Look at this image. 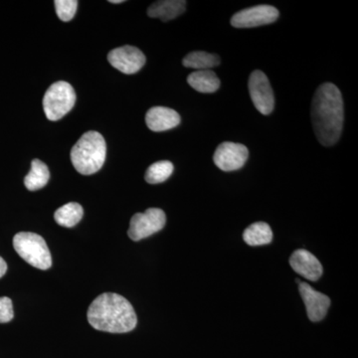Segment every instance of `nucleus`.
<instances>
[{
  "mask_svg": "<svg viewBox=\"0 0 358 358\" xmlns=\"http://www.w3.org/2000/svg\"><path fill=\"white\" fill-rule=\"evenodd\" d=\"M248 157V148L245 145L225 141L216 148L213 160L215 166L221 171H235L245 166Z\"/></svg>",
  "mask_w": 358,
  "mask_h": 358,
  "instance_id": "nucleus-8",
  "label": "nucleus"
},
{
  "mask_svg": "<svg viewBox=\"0 0 358 358\" xmlns=\"http://www.w3.org/2000/svg\"><path fill=\"white\" fill-rule=\"evenodd\" d=\"M244 241L250 246H261L271 243L273 232L268 224L257 222L250 225L243 234Z\"/></svg>",
  "mask_w": 358,
  "mask_h": 358,
  "instance_id": "nucleus-19",
  "label": "nucleus"
},
{
  "mask_svg": "<svg viewBox=\"0 0 358 358\" xmlns=\"http://www.w3.org/2000/svg\"><path fill=\"white\" fill-rule=\"evenodd\" d=\"M187 83L199 93H215L220 88V80L211 70L195 71L187 78Z\"/></svg>",
  "mask_w": 358,
  "mask_h": 358,
  "instance_id": "nucleus-15",
  "label": "nucleus"
},
{
  "mask_svg": "<svg viewBox=\"0 0 358 358\" xmlns=\"http://www.w3.org/2000/svg\"><path fill=\"white\" fill-rule=\"evenodd\" d=\"M14 317L13 301L3 296L0 298V324H6L13 320Z\"/></svg>",
  "mask_w": 358,
  "mask_h": 358,
  "instance_id": "nucleus-22",
  "label": "nucleus"
},
{
  "mask_svg": "<svg viewBox=\"0 0 358 358\" xmlns=\"http://www.w3.org/2000/svg\"><path fill=\"white\" fill-rule=\"evenodd\" d=\"M182 64L186 68L196 71L210 70L220 64V58L216 54L208 52L194 51L185 56Z\"/></svg>",
  "mask_w": 358,
  "mask_h": 358,
  "instance_id": "nucleus-18",
  "label": "nucleus"
},
{
  "mask_svg": "<svg viewBox=\"0 0 358 358\" xmlns=\"http://www.w3.org/2000/svg\"><path fill=\"white\" fill-rule=\"evenodd\" d=\"M299 289L307 308L308 319L312 322H320L324 320L331 306L329 296L315 291L307 282H301Z\"/></svg>",
  "mask_w": 358,
  "mask_h": 358,
  "instance_id": "nucleus-11",
  "label": "nucleus"
},
{
  "mask_svg": "<svg viewBox=\"0 0 358 358\" xmlns=\"http://www.w3.org/2000/svg\"><path fill=\"white\" fill-rule=\"evenodd\" d=\"M107 145L98 131L85 133L71 150V160L78 173L90 176L98 173L105 164Z\"/></svg>",
  "mask_w": 358,
  "mask_h": 358,
  "instance_id": "nucleus-3",
  "label": "nucleus"
},
{
  "mask_svg": "<svg viewBox=\"0 0 358 358\" xmlns=\"http://www.w3.org/2000/svg\"><path fill=\"white\" fill-rule=\"evenodd\" d=\"M110 3L117 4V3H122V0H110Z\"/></svg>",
  "mask_w": 358,
  "mask_h": 358,
  "instance_id": "nucleus-24",
  "label": "nucleus"
},
{
  "mask_svg": "<svg viewBox=\"0 0 358 358\" xmlns=\"http://www.w3.org/2000/svg\"><path fill=\"white\" fill-rule=\"evenodd\" d=\"M54 3L56 13L61 20L68 22L74 18L78 7L77 0H56Z\"/></svg>",
  "mask_w": 358,
  "mask_h": 358,
  "instance_id": "nucleus-21",
  "label": "nucleus"
},
{
  "mask_svg": "<svg viewBox=\"0 0 358 358\" xmlns=\"http://www.w3.org/2000/svg\"><path fill=\"white\" fill-rule=\"evenodd\" d=\"M185 9L186 1L183 0H160L148 7V15L166 22L185 13Z\"/></svg>",
  "mask_w": 358,
  "mask_h": 358,
  "instance_id": "nucleus-14",
  "label": "nucleus"
},
{
  "mask_svg": "<svg viewBox=\"0 0 358 358\" xmlns=\"http://www.w3.org/2000/svg\"><path fill=\"white\" fill-rule=\"evenodd\" d=\"M166 222V213L159 208H150L143 213L134 214L129 224V237L140 241L159 232Z\"/></svg>",
  "mask_w": 358,
  "mask_h": 358,
  "instance_id": "nucleus-6",
  "label": "nucleus"
},
{
  "mask_svg": "<svg viewBox=\"0 0 358 358\" xmlns=\"http://www.w3.org/2000/svg\"><path fill=\"white\" fill-rule=\"evenodd\" d=\"M343 100L341 91L333 83L320 85L312 103L313 131L324 147L334 145L343 128Z\"/></svg>",
  "mask_w": 358,
  "mask_h": 358,
  "instance_id": "nucleus-1",
  "label": "nucleus"
},
{
  "mask_svg": "<svg viewBox=\"0 0 358 358\" xmlns=\"http://www.w3.org/2000/svg\"><path fill=\"white\" fill-rule=\"evenodd\" d=\"M76 103L74 88L64 81L56 82L49 87L43 99L45 115L49 121L56 122L62 119Z\"/></svg>",
  "mask_w": 358,
  "mask_h": 358,
  "instance_id": "nucleus-5",
  "label": "nucleus"
},
{
  "mask_svg": "<svg viewBox=\"0 0 358 358\" xmlns=\"http://www.w3.org/2000/svg\"><path fill=\"white\" fill-rule=\"evenodd\" d=\"M279 10L274 6H257L243 9L231 18V25L235 28H252L271 24L279 17Z\"/></svg>",
  "mask_w": 358,
  "mask_h": 358,
  "instance_id": "nucleus-9",
  "label": "nucleus"
},
{
  "mask_svg": "<svg viewBox=\"0 0 358 358\" xmlns=\"http://www.w3.org/2000/svg\"><path fill=\"white\" fill-rule=\"evenodd\" d=\"M148 128L152 131H166L180 124V115L178 112L166 107H154L145 115Z\"/></svg>",
  "mask_w": 358,
  "mask_h": 358,
  "instance_id": "nucleus-13",
  "label": "nucleus"
},
{
  "mask_svg": "<svg viewBox=\"0 0 358 358\" xmlns=\"http://www.w3.org/2000/svg\"><path fill=\"white\" fill-rule=\"evenodd\" d=\"M83 215V207L76 202H70L57 209L54 214V218L58 225L72 228L82 220Z\"/></svg>",
  "mask_w": 358,
  "mask_h": 358,
  "instance_id": "nucleus-17",
  "label": "nucleus"
},
{
  "mask_svg": "<svg viewBox=\"0 0 358 358\" xmlns=\"http://www.w3.org/2000/svg\"><path fill=\"white\" fill-rule=\"evenodd\" d=\"M289 265L294 272L310 281H317L324 272L322 264L307 250L294 251L289 258Z\"/></svg>",
  "mask_w": 358,
  "mask_h": 358,
  "instance_id": "nucleus-12",
  "label": "nucleus"
},
{
  "mask_svg": "<svg viewBox=\"0 0 358 358\" xmlns=\"http://www.w3.org/2000/svg\"><path fill=\"white\" fill-rule=\"evenodd\" d=\"M89 324L98 331L124 334L138 324L133 306L121 294L105 293L94 300L88 310Z\"/></svg>",
  "mask_w": 358,
  "mask_h": 358,
  "instance_id": "nucleus-2",
  "label": "nucleus"
},
{
  "mask_svg": "<svg viewBox=\"0 0 358 358\" xmlns=\"http://www.w3.org/2000/svg\"><path fill=\"white\" fill-rule=\"evenodd\" d=\"M110 64L124 74H136L145 64V54L134 46L119 47L110 52L108 55Z\"/></svg>",
  "mask_w": 358,
  "mask_h": 358,
  "instance_id": "nucleus-10",
  "label": "nucleus"
},
{
  "mask_svg": "<svg viewBox=\"0 0 358 358\" xmlns=\"http://www.w3.org/2000/svg\"><path fill=\"white\" fill-rule=\"evenodd\" d=\"M249 93L252 102L261 114L270 115L275 107V96L268 77L260 70L254 71L249 78Z\"/></svg>",
  "mask_w": 358,
  "mask_h": 358,
  "instance_id": "nucleus-7",
  "label": "nucleus"
},
{
  "mask_svg": "<svg viewBox=\"0 0 358 358\" xmlns=\"http://www.w3.org/2000/svg\"><path fill=\"white\" fill-rule=\"evenodd\" d=\"M6 271L7 264L6 263V261L0 257V279L6 275Z\"/></svg>",
  "mask_w": 358,
  "mask_h": 358,
  "instance_id": "nucleus-23",
  "label": "nucleus"
},
{
  "mask_svg": "<svg viewBox=\"0 0 358 358\" xmlns=\"http://www.w3.org/2000/svg\"><path fill=\"white\" fill-rule=\"evenodd\" d=\"M173 173V164L167 160L155 162L145 173V181L150 185L164 182Z\"/></svg>",
  "mask_w": 358,
  "mask_h": 358,
  "instance_id": "nucleus-20",
  "label": "nucleus"
},
{
  "mask_svg": "<svg viewBox=\"0 0 358 358\" xmlns=\"http://www.w3.org/2000/svg\"><path fill=\"white\" fill-rule=\"evenodd\" d=\"M16 253L25 261L40 270H48L52 266L50 251L43 238L30 232H20L13 238Z\"/></svg>",
  "mask_w": 358,
  "mask_h": 358,
  "instance_id": "nucleus-4",
  "label": "nucleus"
},
{
  "mask_svg": "<svg viewBox=\"0 0 358 358\" xmlns=\"http://www.w3.org/2000/svg\"><path fill=\"white\" fill-rule=\"evenodd\" d=\"M50 179V171L48 166L39 159H33L31 171L25 176L24 185L30 192L41 189L48 183Z\"/></svg>",
  "mask_w": 358,
  "mask_h": 358,
  "instance_id": "nucleus-16",
  "label": "nucleus"
}]
</instances>
